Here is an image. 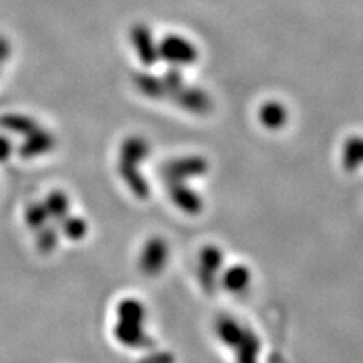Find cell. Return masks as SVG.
Returning <instances> with one entry per match:
<instances>
[{
    "label": "cell",
    "mask_w": 363,
    "mask_h": 363,
    "mask_svg": "<svg viewBox=\"0 0 363 363\" xmlns=\"http://www.w3.org/2000/svg\"><path fill=\"white\" fill-rule=\"evenodd\" d=\"M117 324L113 335L124 347L141 348L149 345V336L144 332L143 323L145 311L140 301L133 298L123 300L117 308Z\"/></svg>",
    "instance_id": "cell-1"
},
{
    "label": "cell",
    "mask_w": 363,
    "mask_h": 363,
    "mask_svg": "<svg viewBox=\"0 0 363 363\" xmlns=\"http://www.w3.org/2000/svg\"><path fill=\"white\" fill-rule=\"evenodd\" d=\"M159 60H164L173 67L191 65L199 60V50L194 44L185 37L169 33L157 44Z\"/></svg>",
    "instance_id": "cell-2"
},
{
    "label": "cell",
    "mask_w": 363,
    "mask_h": 363,
    "mask_svg": "<svg viewBox=\"0 0 363 363\" xmlns=\"http://www.w3.org/2000/svg\"><path fill=\"white\" fill-rule=\"evenodd\" d=\"M168 99H172L179 108L196 113V116H206L213 108L209 94L204 93L200 88H189L184 85L174 91Z\"/></svg>",
    "instance_id": "cell-3"
},
{
    "label": "cell",
    "mask_w": 363,
    "mask_h": 363,
    "mask_svg": "<svg viewBox=\"0 0 363 363\" xmlns=\"http://www.w3.org/2000/svg\"><path fill=\"white\" fill-rule=\"evenodd\" d=\"M130 43L143 65L152 67L159 60L157 45L153 40V33L149 26L144 25V23H136L135 26H132Z\"/></svg>",
    "instance_id": "cell-4"
},
{
    "label": "cell",
    "mask_w": 363,
    "mask_h": 363,
    "mask_svg": "<svg viewBox=\"0 0 363 363\" xmlns=\"http://www.w3.org/2000/svg\"><path fill=\"white\" fill-rule=\"evenodd\" d=\"M208 172V162L201 156H185L168 162L162 173L167 180L184 182L188 177L200 176Z\"/></svg>",
    "instance_id": "cell-5"
},
{
    "label": "cell",
    "mask_w": 363,
    "mask_h": 363,
    "mask_svg": "<svg viewBox=\"0 0 363 363\" xmlns=\"http://www.w3.org/2000/svg\"><path fill=\"white\" fill-rule=\"evenodd\" d=\"M55 136L43 129H37L25 136V141L21 143L18 153L23 159H33L37 156L45 155L53 150Z\"/></svg>",
    "instance_id": "cell-6"
},
{
    "label": "cell",
    "mask_w": 363,
    "mask_h": 363,
    "mask_svg": "<svg viewBox=\"0 0 363 363\" xmlns=\"http://www.w3.org/2000/svg\"><path fill=\"white\" fill-rule=\"evenodd\" d=\"M165 253V244L161 240H156L155 238V240L147 241V244L141 250L140 256V268L143 269V272L153 276L156 272L161 271L167 259Z\"/></svg>",
    "instance_id": "cell-7"
},
{
    "label": "cell",
    "mask_w": 363,
    "mask_h": 363,
    "mask_svg": "<svg viewBox=\"0 0 363 363\" xmlns=\"http://www.w3.org/2000/svg\"><path fill=\"white\" fill-rule=\"evenodd\" d=\"M259 121L264 128L269 130H280L288 124L289 113L286 106L276 100L265 101V104L259 108Z\"/></svg>",
    "instance_id": "cell-8"
},
{
    "label": "cell",
    "mask_w": 363,
    "mask_h": 363,
    "mask_svg": "<svg viewBox=\"0 0 363 363\" xmlns=\"http://www.w3.org/2000/svg\"><path fill=\"white\" fill-rule=\"evenodd\" d=\"M118 173L135 197L147 199L150 196L149 182L141 174L138 165L118 161Z\"/></svg>",
    "instance_id": "cell-9"
},
{
    "label": "cell",
    "mask_w": 363,
    "mask_h": 363,
    "mask_svg": "<svg viewBox=\"0 0 363 363\" xmlns=\"http://www.w3.org/2000/svg\"><path fill=\"white\" fill-rule=\"evenodd\" d=\"M150 155V145L143 136L132 135L120 147V161L140 165Z\"/></svg>",
    "instance_id": "cell-10"
},
{
    "label": "cell",
    "mask_w": 363,
    "mask_h": 363,
    "mask_svg": "<svg viewBox=\"0 0 363 363\" xmlns=\"http://www.w3.org/2000/svg\"><path fill=\"white\" fill-rule=\"evenodd\" d=\"M0 128L9 133L26 136L30 132L37 130L38 124L32 117L23 116V113H5V116L0 117Z\"/></svg>",
    "instance_id": "cell-11"
},
{
    "label": "cell",
    "mask_w": 363,
    "mask_h": 363,
    "mask_svg": "<svg viewBox=\"0 0 363 363\" xmlns=\"http://www.w3.org/2000/svg\"><path fill=\"white\" fill-rule=\"evenodd\" d=\"M135 86L138 88L140 93L149 99H164L168 97L167 86L162 77H156L149 73H140L135 76Z\"/></svg>",
    "instance_id": "cell-12"
},
{
    "label": "cell",
    "mask_w": 363,
    "mask_h": 363,
    "mask_svg": "<svg viewBox=\"0 0 363 363\" xmlns=\"http://www.w3.org/2000/svg\"><path fill=\"white\" fill-rule=\"evenodd\" d=\"M43 203H44L45 209H48V213L52 220L64 221L68 217V211H70V201H68V197L65 196V192L52 191Z\"/></svg>",
    "instance_id": "cell-13"
},
{
    "label": "cell",
    "mask_w": 363,
    "mask_h": 363,
    "mask_svg": "<svg viewBox=\"0 0 363 363\" xmlns=\"http://www.w3.org/2000/svg\"><path fill=\"white\" fill-rule=\"evenodd\" d=\"M169 196H172L173 201L179 208L196 212L200 208V199L196 196V192H192L185 185H182V182H173V186L169 189Z\"/></svg>",
    "instance_id": "cell-14"
},
{
    "label": "cell",
    "mask_w": 363,
    "mask_h": 363,
    "mask_svg": "<svg viewBox=\"0 0 363 363\" xmlns=\"http://www.w3.org/2000/svg\"><path fill=\"white\" fill-rule=\"evenodd\" d=\"M344 165L354 169L363 164V136H351L344 144Z\"/></svg>",
    "instance_id": "cell-15"
},
{
    "label": "cell",
    "mask_w": 363,
    "mask_h": 363,
    "mask_svg": "<svg viewBox=\"0 0 363 363\" xmlns=\"http://www.w3.org/2000/svg\"><path fill=\"white\" fill-rule=\"evenodd\" d=\"M50 220L44 203H32L26 209V223L30 229H41Z\"/></svg>",
    "instance_id": "cell-16"
},
{
    "label": "cell",
    "mask_w": 363,
    "mask_h": 363,
    "mask_svg": "<svg viewBox=\"0 0 363 363\" xmlns=\"http://www.w3.org/2000/svg\"><path fill=\"white\" fill-rule=\"evenodd\" d=\"M62 229H64V233L70 238V240H82V238L86 235L88 225L82 218L67 217L62 221Z\"/></svg>",
    "instance_id": "cell-17"
},
{
    "label": "cell",
    "mask_w": 363,
    "mask_h": 363,
    "mask_svg": "<svg viewBox=\"0 0 363 363\" xmlns=\"http://www.w3.org/2000/svg\"><path fill=\"white\" fill-rule=\"evenodd\" d=\"M38 232V248L41 252H52V250L58 244V233H56L52 227L48 229V227H41Z\"/></svg>",
    "instance_id": "cell-18"
},
{
    "label": "cell",
    "mask_w": 363,
    "mask_h": 363,
    "mask_svg": "<svg viewBox=\"0 0 363 363\" xmlns=\"http://www.w3.org/2000/svg\"><path fill=\"white\" fill-rule=\"evenodd\" d=\"M162 81L167 86V93H168V97L172 96L174 91H177L179 88H182L185 85L184 82V76H182V73L177 70V67H173L172 70H168L167 74L162 77Z\"/></svg>",
    "instance_id": "cell-19"
},
{
    "label": "cell",
    "mask_w": 363,
    "mask_h": 363,
    "mask_svg": "<svg viewBox=\"0 0 363 363\" xmlns=\"http://www.w3.org/2000/svg\"><path fill=\"white\" fill-rule=\"evenodd\" d=\"M13 143L5 135H0V164L8 161L9 156L13 155Z\"/></svg>",
    "instance_id": "cell-20"
},
{
    "label": "cell",
    "mask_w": 363,
    "mask_h": 363,
    "mask_svg": "<svg viewBox=\"0 0 363 363\" xmlns=\"http://www.w3.org/2000/svg\"><path fill=\"white\" fill-rule=\"evenodd\" d=\"M9 53H11V49H9L8 41L4 37H0V64L5 62L9 58Z\"/></svg>",
    "instance_id": "cell-21"
}]
</instances>
